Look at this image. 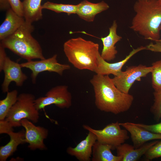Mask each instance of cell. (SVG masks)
<instances>
[{
    "mask_svg": "<svg viewBox=\"0 0 161 161\" xmlns=\"http://www.w3.org/2000/svg\"><path fill=\"white\" fill-rule=\"evenodd\" d=\"M90 82L94 89L95 106L100 111L117 114L131 107L133 96L120 91L109 75L96 74Z\"/></svg>",
    "mask_w": 161,
    "mask_h": 161,
    "instance_id": "obj_1",
    "label": "cell"
},
{
    "mask_svg": "<svg viewBox=\"0 0 161 161\" xmlns=\"http://www.w3.org/2000/svg\"><path fill=\"white\" fill-rule=\"evenodd\" d=\"M135 14L130 28L145 39L156 41L160 37L161 3L158 0H136Z\"/></svg>",
    "mask_w": 161,
    "mask_h": 161,
    "instance_id": "obj_2",
    "label": "cell"
},
{
    "mask_svg": "<svg viewBox=\"0 0 161 161\" xmlns=\"http://www.w3.org/2000/svg\"><path fill=\"white\" fill-rule=\"evenodd\" d=\"M34 30L32 23L25 21L13 34L1 41L0 45L27 61L44 59L40 44L32 35Z\"/></svg>",
    "mask_w": 161,
    "mask_h": 161,
    "instance_id": "obj_3",
    "label": "cell"
},
{
    "mask_svg": "<svg viewBox=\"0 0 161 161\" xmlns=\"http://www.w3.org/2000/svg\"><path fill=\"white\" fill-rule=\"evenodd\" d=\"M63 50L69 62L75 67L95 72L100 54L98 44L81 37L71 38L64 43Z\"/></svg>",
    "mask_w": 161,
    "mask_h": 161,
    "instance_id": "obj_4",
    "label": "cell"
},
{
    "mask_svg": "<svg viewBox=\"0 0 161 161\" xmlns=\"http://www.w3.org/2000/svg\"><path fill=\"white\" fill-rule=\"evenodd\" d=\"M35 96L31 94H20L5 119L13 127L21 126V121L24 119L33 123H37L38 121L39 114L35 106Z\"/></svg>",
    "mask_w": 161,
    "mask_h": 161,
    "instance_id": "obj_5",
    "label": "cell"
},
{
    "mask_svg": "<svg viewBox=\"0 0 161 161\" xmlns=\"http://www.w3.org/2000/svg\"><path fill=\"white\" fill-rule=\"evenodd\" d=\"M120 126L118 121L109 124L102 129H95L87 125L83 126L85 129L95 135L97 141L110 146L112 150L116 149L129 139L127 131L121 129Z\"/></svg>",
    "mask_w": 161,
    "mask_h": 161,
    "instance_id": "obj_6",
    "label": "cell"
},
{
    "mask_svg": "<svg viewBox=\"0 0 161 161\" xmlns=\"http://www.w3.org/2000/svg\"><path fill=\"white\" fill-rule=\"evenodd\" d=\"M35 104L38 111L52 104L61 109H68L72 105V96L67 86L58 85L49 90L45 96L36 99Z\"/></svg>",
    "mask_w": 161,
    "mask_h": 161,
    "instance_id": "obj_7",
    "label": "cell"
},
{
    "mask_svg": "<svg viewBox=\"0 0 161 161\" xmlns=\"http://www.w3.org/2000/svg\"><path fill=\"white\" fill-rule=\"evenodd\" d=\"M152 66H147L140 64L137 66H131L126 70L122 71L118 75L114 76L112 80L116 86L122 92L128 94L136 81H140L142 77H145L151 73Z\"/></svg>",
    "mask_w": 161,
    "mask_h": 161,
    "instance_id": "obj_8",
    "label": "cell"
},
{
    "mask_svg": "<svg viewBox=\"0 0 161 161\" xmlns=\"http://www.w3.org/2000/svg\"><path fill=\"white\" fill-rule=\"evenodd\" d=\"M57 58V55L55 54L48 58L28 61L20 64V65L22 68H27L31 71L32 81L35 84L38 75L41 72H54L61 76L64 71L70 69L69 65L59 63Z\"/></svg>",
    "mask_w": 161,
    "mask_h": 161,
    "instance_id": "obj_9",
    "label": "cell"
},
{
    "mask_svg": "<svg viewBox=\"0 0 161 161\" xmlns=\"http://www.w3.org/2000/svg\"><path fill=\"white\" fill-rule=\"evenodd\" d=\"M29 120L24 119L21 121V126L25 129V143L31 150H45L47 148L44 140L48 135V130L43 127L37 126Z\"/></svg>",
    "mask_w": 161,
    "mask_h": 161,
    "instance_id": "obj_10",
    "label": "cell"
},
{
    "mask_svg": "<svg viewBox=\"0 0 161 161\" xmlns=\"http://www.w3.org/2000/svg\"><path fill=\"white\" fill-rule=\"evenodd\" d=\"M21 68L20 64L12 61L7 56L2 69L4 74L1 85V89L4 93L9 91V86L12 82H14L18 86H23L28 77L23 72Z\"/></svg>",
    "mask_w": 161,
    "mask_h": 161,
    "instance_id": "obj_11",
    "label": "cell"
},
{
    "mask_svg": "<svg viewBox=\"0 0 161 161\" xmlns=\"http://www.w3.org/2000/svg\"><path fill=\"white\" fill-rule=\"evenodd\" d=\"M145 49H146V47L143 46L133 49L123 59L114 63H109L104 60L100 54L98 56L97 66L94 72L97 74L103 75L112 74L114 76H118L122 71V69L123 66L131 58L139 52Z\"/></svg>",
    "mask_w": 161,
    "mask_h": 161,
    "instance_id": "obj_12",
    "label": "cell"
},
{
    "mask_svg": "<svg viewBox=\"0 0 161 161\" xmlns=\"http://www.w3.org/2000/svg\"><path fill=\"white\" fill-rule=\"evenodd\" d=\"M121 126L129 132L135 148L140 147L148 141L161 140V134L151 132L136 125L134 123H119Z\"/></svg>",
    "mask_w": 161,
    "mask_h": 161,
    "instance_id": "obj_13",
    "label": "cell"
},
{
    "mask_svg": "<svg viewBox=\"0 0 161 161\" xmlns=\"http://www.w3.org/2000/svg\"><path fill=\"white\" fill-rule=\"evenodd\" d=\"M117 28L116 21L114 20L109 28L108 35L100 38L103 44L101 56L104 60L108 62L114 60L116 58L118 51L115 45L122 38L121 36L117 33Z\"/></svg>",
    "mask_w": 161,
    "mask_h": 161,
    "instance_id": "obj_14",
    "label": "cell"
},
{
    "mask_svg": "<svg viewBox=\"0 0 161 161\" xmlns=\"http://www.w3.org/2000/svg\"><path fill=\"white\" fill-rule=\"evenodd\" d=\"M97 141L95 135L90 131L86 138L80 142L75 147H69L67 153L74 156L80 161H89L91 160L93 146Z\"/></svg>",
    "mask_w": 161,
    "mask_h": 161,
    "instance_id": "obj_15",
    "label": "cell"
},
{
    "mask_svg": "<svg viewBox=\"0 0 161 161\" xmlns=\"http://www.w3.org/2000/svg\"><path fill=\"white\" fill-rule=\"evenodd\" d=\"M108 4L103 1L94 3L86 0L78 4L76 14L81 19L88 22L94 21L96 16L109 8Z\"/></svg>",
    "mask_w": 161,
    "mask_h": 161,
    "instance_id": "obj_16",
    "label": "cell"
},
{
    "mask_svg": "<svg viewBox=\"0 0 161 161\" xmlns=\"http://www.w3.org/2000/svg\"><path fill=\"white\" fill-rule=\"evenodd\" d=\"M23 17L17 14L11 8L6 12L5 18L0 26V40L14 33L25 22Z\"/></svg>",
    "mask_w": 161,
    "mask_h": 161,
    "instance_id": "obj_17",
    "label": "cell"
},
{
    "mask_svg": "<svg viewBox=\"0 0 161 161\" xmlns=\"http://www.w3.org/2000/svg\"><path fill=\"white\" fill-rule=\"evenodd\" d=\"M157 142L156 141L145 143L138 148H135L133 146L129 144L123 143L116 148L117 155L121 157V161H137Z\"/></svg>",
    "mask_w": 161,
    "mask_h": 161,
    "instance_id": "obj_18",
    "label": "cell"
},
{
    "mask_svg": "<svg viewBox=\"0 0 161 161\" xmlns=\"http://www.w3.org/2000/svg\"><path fill=\"white\" fill-rule=\"evenodd\" d=\"M25 130L18 132L12 131L8 135L10 140L6 145L0 147V161H6L16 150L20 144L25 143Z\"/></svg>",
    "mask_w": 161,
    "mask_h": 161,
    "instance_id": "obj_19",
    "label": "cell"
},
{
    "mask_svg": "<svg viewBox=\"0 0 161 161\" xmlns=\"http://www.w3.org/2000/svg\"><path fill=\"white\" fill-rule=\"evenodd\" d=\"M42 0H24V17L26 21L32 23L43 17Z\"/></svg>",
    "mask_w": 161,
    "mask_h": 161,
    "instance_id": "obj_20",
    "label": "cell"
},
{
    "mask_svg": "<svg viewBox=\"0 0 161 161\" xmlns=\"http://www.w3.org/2000/svg\"><path fill=\"white\" fill-rule=\"evenodd\" d=\"M111 147L96 141L92 148V161H121V157L112 153Z\"/></svg>",
    "mask_w": 161,
    "mask_h": 161,
    "instance_id": "obj_21",
    "label": "cell"
},
{
    "mask_svg": "<svg viewBox=\"0 0 161 161\" xmlns=\"http://www.w3.org/2000/svg\"><path fill=\"white\" fill-rule=\"evenodd\" d=\"M6 97L0 100V120L5 119L13 106L16 102L18 92L14 89L7 92Z\"/></svg>",
    "mask_w": 161,
    "mask_h": 161,
    "instance_id": "obj_22",
    "label": "cell"
},
{
    "mask_svg": "<svg viewBox=\"0 0 161 161\" xmlns=\"http://www.w3.org/2000/svg\"><path fill=\"white\" fill-rule=\"evenodd\" d=\"M42 8L53 11L57 13H66L69 15L76 13L78 4H58L47 1L42 5Z\"/></svg>",
    "mask_w": 161,
    "mask_h": 161,
    "instance_id": "obj_23",
    "label": "cell"
},
{
    "mask_svg": "<svg viewBox=\"0 0 161 161\" xmlns=\"http://www.w3.org/2000/svg\"><path fill=\"white\" fill-rule=\"evenodd\" d=\"M151 83L154 92H161V60L152 63Z\"/></svg>",
    "mask_w": 161,
    "mask_h": 161,
    "instance_id": "obj_24",
    "label": "cell"
},
{
    "mask_svg": "<svg viewBox=\"0 0 161 161\" xmlns=\"http://www.w3.org/2000/svg\"><path fill=\"white\" fill-rule=\"evenodd\" d=\"M154 103L151 109V111L157 121L161 119V92L153 93Z\"/></svg>",
    "mask_w": 161,
    "mask_h": 161,
    "instance_id": "obj_25",
    "label": "cell"
},
{
    "mask_svg": "<svg viewBox=\"0 0 161 161\" xmlns=\"http://www.w3.org/2000/svg\"><path fill=\"white\" fill-rule=\"evenodd\" d=\"M144 155L146 159L148 160L161 157V141H158L151 147Z\"/></svg>",
    "mask_w": 161,
    "mask_h": 161,
    "instance_id": "obj_26",
    "label": "cell"
},
{
    "mask_svg": "<svg viewBox=\"0 0 161 161\" xmlns=\"http://www.w3.org/2000/svg\"><path fill=\"white\" fill-rule=\"evenodd\" d=\"M10 8L18 15L23 17L24 8L23 2L20 0H8Z\"/></svg>",
    "mask_w": 161,
    "mask_h": 161,
    "instance_id": "obj_27",
    "label": "cell"
},
{
    "mask_svg": "<svg viewBox=\"0 0 161 161\" xmlns=\"http://www.w3.org/2000/svg\"><path fill=\"white\" fill-rule=\"evenodd\" d=\"M134 124L151 132L161 134V122L156 124L149 125L142 123Z\"/></svg>",
    "mask_w": 161,
    "mask_h": 161,
    "instance_id": "obj_28",
    "label": "cell"
},
{
    "mask_svg": "<svg viewBox=\"0 0 161 161\" xmlns=\"http://www.w3.org/2000/svg\"><path fill=\"white\" fill-rule=\"evenodd\" d=\"M13 127L8 121L5 119L0 120V134H7L13 131Z\"/></svg>",
    "mask_w": 161,
    "mask_h": 161,
    "instance_id": "obj_29",
    "label": "cell"
},
{
    "mask_svg": "<svg viewBox=\"0 0 161 161\" xmlns=\"http://www.w3.org/2000/svg\"><path fill=\"white\" fill-rule=\"evenodd\" d=\"M150 43L146 47V49L154 52L161 53V42L156 41Z\"/></svg>",
    "mask_w": 161,
    "mask_h": 161,
    "instance_id": "obj_30",
    "label": "cell"
},
{
    "mask_svg": "<svg viewBox=\"0 0 161 161\" xmlns=\"http://www.w3.org/2000/svg\"><path fill=\"white\" fill-rule=\"evenodd\" d=\"M5 48L0 45V72L2 71L4 64L7 57Z\"/></svg>",
    "mask_w": 161,
    "mask_h": 161,
    "instance_id": "obj_31",
    "label": "cell"
},
{
    "mask_svg": "<svg viewBox=\"0 0 161 161\" xmlns=\"http://www.w3.org/2000/svg\"><path fill=\"white\" fill-rule=\"evenodd\" d=\"M10 8L8 0H0V9L1 11H7Z\"/></svg>",
    "mask_w": 161,
    "mask_h": 161,
    "instance_id": "obj_32",
    "label": "cell"
},
{
    "mask_svg": "<svg viewBox=\"0 0 161 161\" xmlns=\"http://www.w3.org/2000/svg\"><path fill=\"white\" fill-rule=\"evenodd\" d=\"M160 30H161V25H160ZM156 41L161 42V39H159L156 41Z\"/></svg>",
    "mask_w": 161,
    "mask_h": 161,
    "instance_id": "obj_33",
    "label": "cell"
},
{
    "mask_svg": "<svg viewBox=\"0 0 161 161\" xmlns=\"http://www.w3.org/2000/svg\"><path fill=\"white\" fill-rule=\"evenodd\" d=\"M158 0L159 3H161V0Z\"/></svg>",
    "mask_w": 161,
    "mask_h": 161,
    "instance_id": "obj_34",
    "label": "cell"
}]
</instances>
